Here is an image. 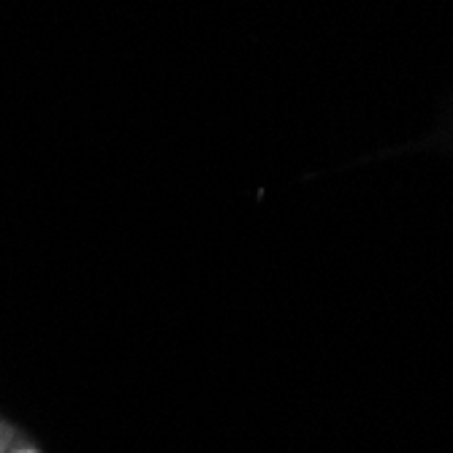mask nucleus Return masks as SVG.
Here are the masks:
<instances>
[{
  "instance_id": "f257e3e1",
  "label": "nucleus",
  "mask_w": 453,
  "mask_h": 453,
  "mask_svg": "<svg viewBox=\"0 0 453 453\" xmlns=\"http://www.w3.org/2000/svg\"><path fill=\"white\" fill-rule=\"evenodd\" d=\"M25 453H30V450H25Z\"/></svg>"
}]
</instances>
